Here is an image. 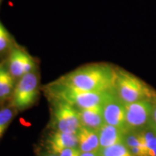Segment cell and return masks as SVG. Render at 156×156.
Returning a JSON list of instances; mask_svg holds the SVG:
<instances>
[{"instance_id": "ba28073f", "label": "cell", "mask_w": 156, "mask_h": 156, "mask_svg": "<svg viewBox=\"0 0 156 156\" xmlns=\"http://www.w3.org/2000/svg\"><path fill=\"white\" fill-rule=\"evenodd\" d=\"M45 147L46 151L53 154L64 148L78 147L77 136L51 130L45 140Z\"/></svg>"}, {"instance_id": "277c9868", "label": "cell", "mask_w": 156, "mask_h": 156, "mask_svg": "<svg viewBox=\"0 0 156 156\" xmlns=\"http://www.w3.org/2000/svg\"><path fill=\"white\" fill-rule=\"evenodd\" d=\"M50 128L54 131L77 134L81 127L77 108L62 101L50 100Z\"/></svg>"}, {"instance_id": "30bf717a", "label": "cell", "mask_w": 156, "mask_h": 156, "mask_svg": "<svg viewBox=\"0 0 156 156\" xmlns=\"http://www.w3.org/2000/svg\"><path fill=\"white\" fill-rule=\"evenodd\" d=\"M81 126L98 131L105 124L101 106L77 109Z\"/></svg>"}, {"instance_id": "5b68a950", "label": "cell", "mask_w": 156, "mask_h": 156, "mask_svg": "<svg viewBox=\"0 0 156 156\" xmlns=\"http://www.w3.org/2000/svg\"><path fill=\"white\" fill-rule=\"evenodd\" d=\"M38 82L36 72L20 78L12 92L11 106L17 110H24L33 106L38 97Z\"/></svg>"}, {"instance_id": "44dd1931", "label": "cell", "mask_w": 156, "mask_h": 156, "mask_svg": "<svg viewBox=\"0 0 156 156\" xmlns=\"http://www.w3.org/2000/svg\"><path fill=\"white\" fill-rule=\"evenodd\" d=\"M80 156H98V152H91V153H82Z\"/></svg>"}, {"instance_id": "2e32d148", "label": "cell", "mask_w": 156, "mask_h": 156, "mask_svg": "<svg viewBox=\"0 0 156 156\" xmlns=\"http://www.w3.org/2000/svg\"><path fill=\"white\" fill-rule=\"evenodd\" d=\"M17 109L13 106H7L0 110V140L5 134L12 120L15 116Z\"/></svg>"}, {"instance_id": "d6986e66", "label": "cell", "mask_w": 156, "mask_h": 156, "mask_svg": "<svg viewBox=\"0 0 156 156\" xmlns=\"http://www.w3.org/2000/svg\"><path fill=\"white\" fill-rule=\"evenodd\" d=\"M134 156H148L147 150L142 147H134L129 148Z\"/></svg>"}, {"instance_id": "8fae6325", "label": "cell", "mask_w": 156, "mask_h": 156, "mask_svg": "<svg viewBox=\"0 0 156 156\" xmlns=\"http://www.w3.org/2000/svg\"><path fill=\"white\" fill-rule=\"evenodd\" d=\"M29 56L25 51L17 46H14L11 49L8 60V70L15 79H20L25 75V66Z\"/></svg>"}, {"instance_id": "7402d4cb", "label": "cell", "mask_w": 156, "mask_h": 156, "mask_svg": "<svg viewBox=\"0 0 156 156\" xmlns=\"http://www.w3.org/2000/svg\"><path fill=\"white\" fill-rule=\"evenodd\" d=\"M41 156H57V155H55V154L48 153V152L46 151V152H44V153H42Z\"/></svg>"}, {"instance_id": "9c48e42d", "label": "cell", "mask_w": 156, "mask_h": 156, "mask_svg": "<svg viewBox=\"0 0 156 156\" xmlns=\"http://www.w3.org/2000/svg\"><path fill=\"white\" fill-rule=\"evenodd\" d=\"M78 148L82 153L98 152L100 149L98 131L81 126L77 134Z\"/></svg>"}, {"instance_id": "7a4b0ae2", "label": "cell", "mask_w": 156, "mask_h": 156, "mask_svg": "<svg viewBox=\"0 0 156 156\" xmlns=\"http://www.w3.org/2000/svg\"><path fill=\"white\" fill-rule=\"evenodd\" d=\"M43 90L49 101H64L76 108L83 109L101 106L109 90L101 92H90L54 80L45 85Z\"/></svg>"}, {"instance_id": "8992f818", "label": "cell", "mask_w": 156, "mask_h": 156, "mask_svg": "<svg viewBox=\"0 0 156 156\" xmlns=\"http://www.w3.org/2000/svg\"><path fill=\"white\" fill-rule=\"evenodd\" d=\"M152 108L151 100H142L125 104L126 131H140L149 125Z\"/></svg>"}, {"instance_id": "52a82bcc", "label": "cell", "mask_w": 156, "mask_h": 156, "mask_svg": "<svg viewBox=\"0 0 156 156\" xmlns=\"http://www.w3.org/2000/svg\"><path fill=\"white\" fill-rule=\"evenodd\" d=\"M101 109L105 124L116 126L126 132L125 104L117 96L114 88L108 90Z\"/></svg>"}, {"instance_id": "cb8c5ba5", "label": "cell", "mask_w": 156, "mask_h": 156, "mask_svg": "<svg viewBox=\"0 0 156 156\" xmlns=\"http://www.w3.org/2000/svg\"><path fill=\"white\" fill-rule=\"evenodd\" d=\"M2 2V0H0V2Z\"/></svg>"}, {"instance_id": "3957f363", "label": "cell", "mask_w": 156, "mask_h": 156, "mask_svg": "<svg viewBox=\"0 0 156 156\" xmlns=\"http://www.w3.org/2000/svg\"><path fill=\"white\" fill-rule=\"evenodd\" d=\"M114 90L124 104L152 100L156 93L145 82L122 68L116 67Z\"/></svg>"}, {"instance_id": "9a60e30c", "label": "cell", "mask_w": 156, "mask_h": 156, "mask_svg": "<svg viewBox=\"0 0 156 156\" xmlns=\"http://www.w3.org/2000/svg\"><path fill=\"white\" fill-rule=\"evenodd\" d=\"M98 156H134L124 143H118L110 147L100 148Z\"/></svg>"}, {"instance_id": "ffe728a7", "label": "cell", "mask_w": 156, "mask_h": 156, "mask_svg": "<svg viewBox=\"0 0 156 156\" xmlns=\"http://www.w3.org/2000/svg\"><path fill=\"white\" fill-rule=\"evenodd\" d=\"M151 102L153 108H152L151 121L150 123L156 126V95L153 97V98L151 100Z\"/></svg>"}, {"instance_id": "6da1fadb", "label": "cell", "mask_w": 156, "mask_h": 156, "mask_svg": "<svg viewBox=\"0 0 156 156\" xmlns=\"http://www.w3.org/2000/svg\"><path fill=\"white\" fill-rule=\"evenodd\" d=\"M116 67L107 63L84 65L56 80L58 83L90 92L114 88Z\"/></svg>"}, {"instance_id": "ac0fdd59", "label": "cell", "mask_w": 156, "mask_h": 156, "mask_svg": "<svg viewBox=\"0 0 156 156\" xmlns=\"http://www.w3.org/2000/svg\"><path fill=\"white\" fill-rule=\"evenodd\" d=\"M80 153L81 151L78 147H69L58 151L54 154L57 156H80Z\"/></svg>"}, {"instance_id": "4fadbf2b", "label": "cell", "mask_w": 156, "mask_h": 156, "mask_svg": "<svg viewBox=\"0 0 156 156\" xmlns=\"http://www.w3.org/2000/svg\"><path fill=\"white\" fill-rule=\"evenodd\" d=\"M14 80L8 69L0 64V99L9 97L14 90Z\"/></svg>"}, {"instance_id": "5bb4252c", "label": "cell", "mask_w": 156, "mask_h": 156, "mask_svg": "<svg viewBox=\"0 0 156 156\" xmlns=\"http://www.w3.org/2000/svg\"><path fill=\"white\" fill-rule=\"evenodd\" d=\"M143 136L148 156H156V133L151 125L140 130Z\"/></svg>"}, {"instance_id": "603a6c76", "label": "cell", "mask_w": 156, "mask_h": 156, "mask_svg": "<svg viewBox=\"0 0 156 156\" xmlns=\"http://www.w3.org/2000/svg\"><path fill=\"white\" fill-rule=\"evenodd\" d=\"M150 125H151V127L153 129V130L155 132V133H156V126H155V125H153V124H151V123H150Z\"/></svg>"}, {"instance_id": "e0dca14e", "label": "cell", "mask_w": 156, "mask_h": 156, "mask_svg": "<svg viewBox=\"0 0 156 156\" xmlns=\"http://www.w3.org/2000/svg\"><path fill=\"white\" fill-rule=\"evenodd\" d=\"M12 44V38L9 32L0 21V53L7 50Z\"/></svg>"}, {"instance_id": "7c38bea8", "label": "cell", "mask_w": 156, "mask_h": 156, "mask_svg": "<svg viewBox=\"0 0 156 156\" xmlns=\"http://www.w3.org/2000/svg\"><path fill=\"white\" fill-rule=\"evenodd\" d=\"M125 132L110 124H104L98 130L100 148L110 147L118 143H124Z\"/></svg>"}]
</instances>
